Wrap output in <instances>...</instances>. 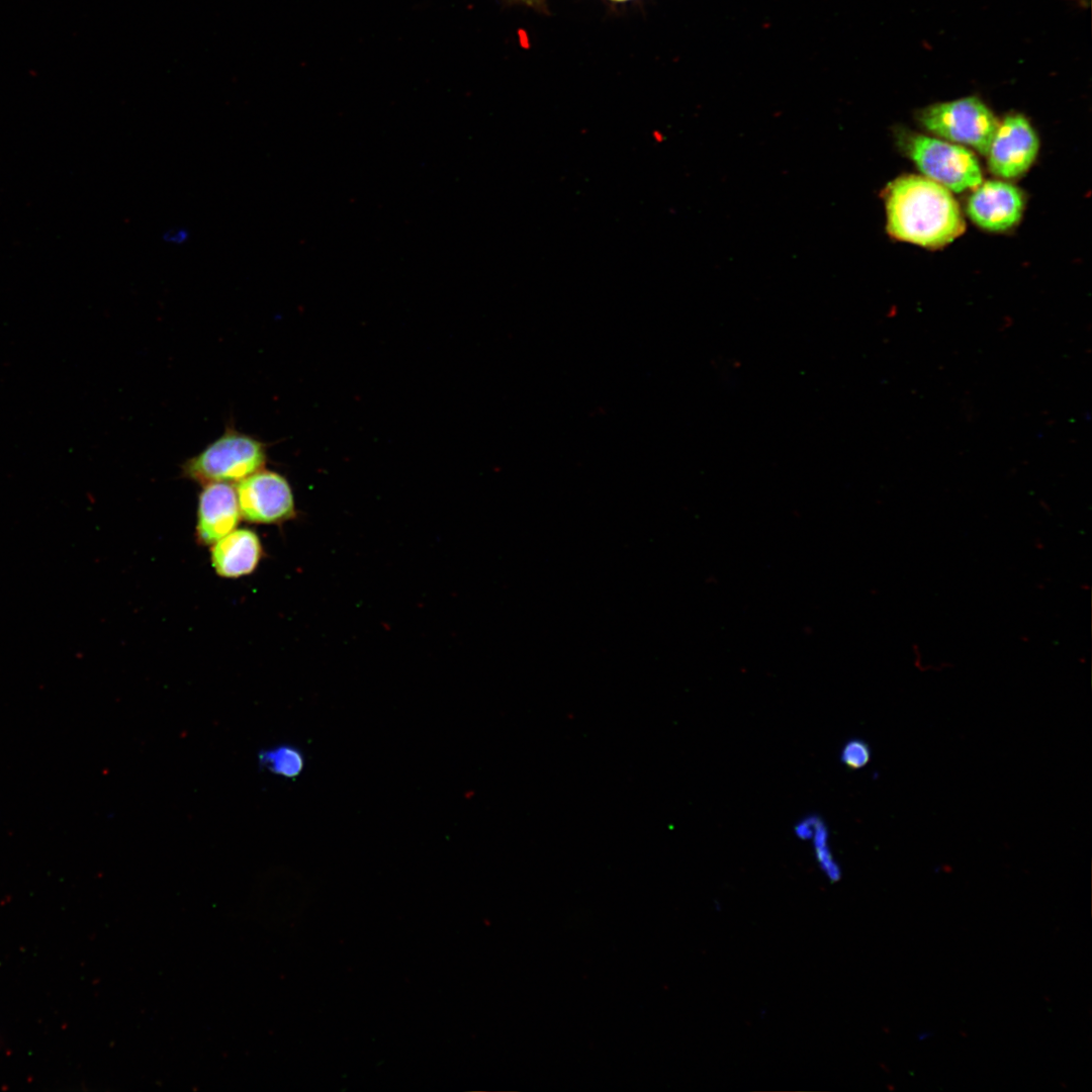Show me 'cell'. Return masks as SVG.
I'll return each instance as SVG.
<instances>
[{"instance_id": "6da1fadb", "label": "cell", "mask_w": 1092, "mask_h": 1092, "mask_svg": "<svg viewBox=\"0 0 1092 1092\" xmlns=\"http://www.w3.org/2000/svg\"><path fill=\"white\" fill-rule=\"evenodd\" d=\"M884 199L888 233L898 240L938 248L965 230L959 204L949 190L929 178L898 177L886 187Z\"/></svg>"}, {"instance_id": "7a4b0ae2", "label": "cell", "mask_w": 1092, "mask_h": 1092, "mask_svg": "<svg viewBox=\"0 0 1092 1092\" xmlns=\"http://www.w3.org/2000/svg\"><path fill=\"white\" fill-rule=\"evenodd\" d=\"M266 444L228 428L218 438L181 465L182 475L202 485L213 482L239 483L263 469Z\"/></svg>"}, {"instance_id": "3957f363", "label": "cell", "mask_w": 1092, "mask_h": 1092, "mask_svg": "<svg viewBox=\"0 0 1092 1092\" xmlns=\"http://www.w3.org/2000/svg\"><path fill=\"white\" fill-rule=\"evenodd\" d=\"M902 145L927 178L948 190L960 192L982 183L978 160L965 147L920 133L904 135Z\"/></svg>"}, {"instance_id": "277c9868", "label": "cell", "mask_w": 1092, "mask_h": 1092, "mask_svg": "<svg viewBox=\"0 0 1092 1092\" xmlns=\"http://www.w3.org/2000/svg\"><path fill=\"white\" fill-rule=\"evenodd\" d=\"M919 121L934 134L971 146L983 155L998 126L993 112L976 97L930 105L919 113Z\"/></svg>"}, {"instance_id": "5b68a950", "label": "cell", "mask_w": 1092, "mask_h": 1092, "mask_svg": "<svg viewBox=\"0 0 1092 1092\" xmlns=\"http://www.w3.org/2000/svg\"><path fill=\"white\" fill-rule=\"evenodd\" d=\"M241 516L258 524H279L295 516V502L288 480L280 473L261 469L236 487Z\"/></svg>"}, {"instance_id": "8992f818", "label": "cell", "mask_w": 1092, "mask_h": 1092, "mask_svg": "<svg viewBox=\"0 0 1092 1092\" xmlns=\"http://www.w3.org/2000/svg\"><path fill=\"white\" fill-rule=\"evenodd\" d=\"M1038 150L1037 136L1029 121L1021 114L1007 115L993 135L988 150L992 173L1013 178L1025 172Z\"/></svg>"}, {"instance_id": "52a82bcc", "label": "cell", "mask_w": 1092, "mask_h": 1092, "mask_svg": "<svg viewBox=\"0 0 1092 1092\" xmlns=\"http://www.w3.org/2000/svg\"><path fill=\"white\" fill-rule=\"evenodd\" d=\"M1023 198L1007 182L991 180L979 184L968 202V213L978 225L999 232L1014 225L1020 218Z\"/></svg>"}, {"instance_id": "ba28073f", "label": "cell", "mask_w": 1092, "mask_h": 1092, "mask_svg": "<svg viewBox=\"0 0 1092 1092\" xmlns=\"http://www.w3.org/2000/svg\"><path fill=\"white\" fill-rule=\"evenodd\" d=\"M241 516L237 489L232 483L203 485L198 497L196 535L204 545H212L238 526Z\"/></svg>"}, {"instance_id": "9c48e42d", "label": "cell", "mask_w": 1092, "mask_h": 1092, "mask_svg": "<svg viewBox=\"0 0 1092 1092\" xmlns=\"http://www.w3.org/2000/svg\"><path fill=\"white\" fill-rule=\"evenodd\" d=\"M262 546L250 529H235L211 545V563L216 573L228 578L249 574L257 567Z\"/></svg>"}, {"instance_id": "30bf717a", "label": "cell", "mask_w": 1092, "mask_h": 1092, "mask_svg": "<svg viewBox=\"0 0 1092 1092\" xmlns=\"http://www.w3.org/2000/svg\"><path fill=\"white\" fill-rule=\"evenodd\" d=\"M259 763L272 774L285 778L298 777L304 767L301 751L289 744H282L260 751Z\"/></svg>"}, {"instance_id": "8fae6325", "label": "cell", "mask_w": 1092, "mask_h": 1092, "mask_svg": "<svg viewBox=\"0 0 1092 1092\" xmlns=\"http://www.w3.org/2000/svg\"><path fill=\"white\" fill-rule=\"evenodd\" d=\"M870 759L871 749L869 745L861 740L848 742L842 752V760L850 768H860L864 766Z\"/></svg>"}, {"instance_id": "7c38bea8", "label": "cell", "mask_w": 1092, "mask_h": 1092, "mask_svg": "<svg viewBox=\"0 0 1092 1092\" xmlns=\"http://www.w3.org/2000/svg\"><path fill=\"white\" fill-rule=\"evenodd\" d=\"M189 237L190 233L187 229L175 226L167 230L163 234V241L171 245L180 246L188 242Z\"/></svg>"}, {"instance_id": "4fadbf2b", "label": "cell", "mask_w": 1092, "mask_h": 1092, "mask_svg": "<svg viewBox=\"0 0 1092 1092\" xmlns=\"http://www.w3.org/2000/svg\"><path fill=\"white\" fill-rule=\"evenodd\" d=\"M612 1H626V0H612Z\"/></svg>"}]
</instances>
